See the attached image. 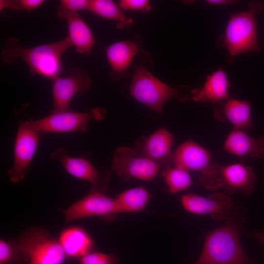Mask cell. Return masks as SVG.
<instances>
[{"label": "cell", "mask_w": 264, "mask_h": 264, "mask_svg": "<svg viewBox=\"0 0 264 264\" xmlns=\"http://www.w3.org/2000/svg\"><path fill=\"white\" fill-rule=\"evenodd\" d=\"M72 46L67 37L54 43L30 47L21 45L18 38L10 37L5 42L1 58L8 65L22 58L26 63L31 75L52 80L62 74V56Z\"/></svg>", "instance_id": "obj_1"}, {"label": "cell", "mask_w": 264, "mask_h": 264, "mask_svg": "<svg viewBox=\"0 0 264 264\" xmlns=\"http://www.w3.org/2000/svg\"><path fill=\"white\" fill-rule=\"evenodd\" d=\"M222 226L206 236L202 252L193 264H258L245 253L238 227L229 216Z\"/></svg>", "instance_id": "obj_2"}, {"label": "cell", "mask_w": 264, "mask_h": 264, "mask_svg": "<svg viewBox=\"0 0 264 264\" xmlns=\"http://www.w3.org/2000/svg\"><path fill=\"white\" fill-rule=\"evenodd\" d=\"M210 153L192 140L180 145L173 153L172 164L199 173L198 183L203 187L217 190L223 186L220 166L211 162Z\"/></svg>", "instance_id": "obj_3"}, {"label": "cell", "mask_w": 264, "mask_h": 264, "mask_svg": "<svg viewBox=\"0 0 264 264\" xmlns=\"http://www.w3.org/2000/svg\"><path fill=\"white\" fill-rule=\"evenodd\" d=\"M262 7L259 1L251 2L248 10L231 16L223 37L224 45L231 56L260 50L256 15L261 12Z\"/></svg>", "instance_id": "obj_4"}, {"label": "cell", "mask_w": 264, "mask_h": 264, "mask_svg": "<svg viewBox=\"0 0 264 264\" xmlns=\"http://www.w3.org/2000/svg\"><path fill=\"white\" fill-rule=\"evenodd\" d=\"M129 90L137 101L159 113L164 104L172 97L183 102L188 100L179 89L172 88L158 79L143 64L134 69Z\"/></svg>", "instance_id": "obj_5"}, {"label": "cell", "mask_w": 264, "mask_h": 264, "mask_svg": "<svg viewBox=\"0 0 264 264\" xmlns=\"http://www.w3.org/2000/svg\"><path fill=\"white\" fill-rule=\"evenodd\" d=\"M17 242L23 262L27 264H62L66 258L58 240L43 228L29 227Z\"/></svg>", "instance_id": "obj_6"}, {"label": "cell", "mask_w": 264, "mask_h": 264, "mask_svg": "<svg viewBox=\"0 0 264 264\" xmlns=\"http://www.w3.org/2000/svg\"><path fill=\"white\" fill-rule=\"evenodd\" d=\"M105 112L100 108L91 109L87 112H80L70 109L53 111L50 114L37 120H28L29 123L42 134L86 132L90 120H102Z\"/></svg>", "instance_id": "obj_7"}, {"label": "cell", "mask_w": 264, "mask_h": 264, "mask_svg": "<svg viewBox=\"0 0 264 264\" xmlns=\"http://www.w3.org/2000/svg\"><path fill=\"white\" fill-rule=\"evenodd\" d=\"M51 81L53 111L69 110L72 98L85 95L91 84V79L88 73L77 67L66 70L64 74L62 73Z\"/></svg>", "instance_id": "obj_8"}, {"label": "cell", "mask_w": 264, "mask_h": 264, "mask_svg": "<svg viewBox=\"0 0 264 264\" xmlns=\"http://www.w3.org/2000/svg\"><path fill=\"white\" fill-rule=\"evenodd\" d=\"M41 134L27 120L19 125L14 144L13 165L7 171L13 183H19L24 178Z\"/></svg>", "instance_id": "obj_9"}, {"label": "cell", "mask_w": 264, "mask_h": 264, "mask_svg": "<svg viewBox=\"0 0 264 264\" xmlns=\"http://www.w3.org/2000/svg\"><path fill=\"white\" fill-rule=\"evenodd\" d=\"M161 167L155 162L136 154L133 150L120 147L114 152L111 168L122 180L132 178L144 181L154 179Z\"/></svg>", "instance_id": "obj_10"}, {"label": "cell", "mask_w": 264, "mask_h": 264, "mask_svg": "<svg viewBox=\"0 0 264 264\" xmlns=\"http://www.w3.org/2000/svg\"><path fill=\"white\" fill-rule=\"evenodd\" d=\"M65 223L91 217L111 218L118 214L115 199L91 190L85 197L63 210Z\"/></svg>", "instance_id": "obj_11"}, {"label": "cell", "mask_w": 264, "mask_h": 264, "mask_svg": "<svg viewBox=\"0 0 264 264\" xmlns=\"http://www.w3.org/2000/svg\"><path fill=\"white\" fill-rule=\"evenodd\" d=\"M173 142V135L162 127L148 137L140 138L133 151L138 156L147 158L160 167H167L172 164Z\"/></svg>", "instance_id": "obj_12"}, {"label": "cell", "mask_w": 264, "mask_h": 264, "mask_svg": "<svg viewBox=\"0 0 264 264\" xmlns=\"http://www.w3.org/2000/svg\"><path fill=\"white\" fill-rule=\"evenodd\" d=\"M180 201L187 211L198 215H209L218 221L229 217L233 205L229 197L219 193H212L207 198L188 194L181 196Z\"/></svg>", "instance_id": "obj_13"}, {"label": "cell", "mask_w": 264, "mask_h": 264, "mask_svg": "<svg viewBox=\"0 0 264 264\" xmlns=\"http://www.w3.org/2000/svg\"><path fill=\"white\" fill-rule=\"evenodd\" d=\"M51 158L60 162L65 170L72 176L90 182L92 184L91 190L103 192L106 188L108 176L104 177V175L87 159L70 156L63 147L53 152Z\"/></svg>", "instance_id": "obj_14"}, {"label": "cell", "mask_w": 264, "mask_h": 264, "mask_svg": "<svg viewBox=\"0 0 264 264\" xmlns=\"http://www.w3.org/2000/svg\"><path fill=\"white\" fill-rule=\"evenodd\" d=\"M139 49V41L135 38L117 41L107 47L106 55L111 79L117 81L128 74Z\"/></svg>", "instance_id": "obj_15"}, {"label": "cell", "mask_w": 264, "mask_h": 264, "mask_svg": "<svg viewBox=\"0 0 264 264\" xmlns=\"http://www.w3.org/2000/svg\"><path fill=\"white\" fill-rule=\"evenodd\" d=\"M57 15L66 20L67 37L77 53L89 55L95 44L93 34L88 26L77 13L68 11L59 6Z\"/></svg>", "instance_id": "obj_16"}, {"label": "cell", "mask_w": 264, "mask_h": 264, "mask_svg": "<svg viewBox=\"0 0 264 264\" xmlns=\"http://www.w3.org/2000/svg\"><path fill=\"white\" fill-rule=\"evenodd\" d=\"M223 187L228 194L239 191L248 195L255 189L257 176L250 166L240 163L221 166Z\"/></svg>", "instance_id": "obj_17"}, {"label": "cell", "mask_w": 264, "mask_h": 264, "mask_svg": "<svg viewBox=\"0 0 264 264\" xmlns=\"http://www.w3.org/2000/svg\"><path fill=\"white\" fill-rule=\"evenodd\" d=\"M217 104L214 110L217 118L221 120L226 119L234 128L243 131L252 127L250 101L228 98Z\"/></svg>", "instance_id": "obj_18"}, {"label": "cell", "mask_w": 264, "mask_h": 264, "mask_svg": "<svg viewBox=\"0 0 264 264\" xmlns=\"http://www.w3.org/2000/svg\"><path fill=\"white\" fill-rule=\"evenodd\" d=\"M223 149L235 155L261 159L264 156V137L253 138L234 128L226 138Z\"/></svg>", "instance_id": "obj_19"}, {"label": "cell", "mask_w": 264, "mask_h": 264, "mask_svg": "<svg viewBox=\"0 0 264 264\" xmlns=\"http://www.w3.org/2000/svg\"><path fill=\"white\" fill-rule=\"evenodd\" d=\"M230 86L226 73L219 69L207 76L202 87L191 89L190 99L194 101L217 103L229 98Z\"/></svg>", "instance_id": "obj_20"}, {"label": "cell", "mask_w": 264, "mask_h": 264, "mask_svg": "<svg viewBox=\"0 0 264 264\" xmlns=\"http://www.w3.org/2000/svg\"><path fill=\"white\" fill-rule=\"evenodd\" d=\"M58 240L66 258L80 259L92 251L93 247L92 238L80 226H73L64 229Z\"/></svg>", "instance_id": "obj_21"}, {"label": "cell", "mask_w": 264, "mask_h": 264, "mask_svg": "<svg viewBox=\"0 0 264 264\" xmlns=\"http://www.w3.org/2000/svg\"><path fill=\"white\" fill-rule=\"evenodd\" d=\"M150 197V194L143 187L123 192L114 199L118 214L142 211L147 205Z\"/></svg>", "instance_id": "obj_22"}, {"label": "cell", "mask_w": 264, "mask_h": 264, "mask_svg": "<svg viewBox=\"0 0 264 264\" xmlns=\"http://www.w3.org/2000/svg\"><path fill=\"white\" fill-rule=\"evenodd\" d=\"M88 10L101 18L117 22L119 28L130 27L133 23L132 20L125 15L112 0H90Z\"/></svg>", "instance_id": "obj_23"}, {"label": "cell", "mask_w": 264, "mask_h": 264, "mask_svg": "<svg viewBox=\"0 0 264 264\" xmlns=\"http://www.w3.org/2000/svg\"><path fill=\"white\" fill-rule=\"evenodd\" d=\"M161 174L168 188V192L171 193L175 194L183 191L193 184L188 171L179 167L168 166L161 171Z\"/></svg>", "instance_id": "obj_24"}, {"label": "cell", "mask_w": 264, "mask_h": 264, "mask_svg": "<svg viewBox=\"0 0 264 264\" xmlns=\"http://www.w3.org/2000/svg\"><path fill=\"white\" fill-rule=\"evenodd\" d=\"M23 262L17 240H0V264H21Z\"/></svg>", "instance_id": "obj_25"}, {"label": "cell", "mask_w": 264, "mask_h": 264, "mask_svg": "<svg viewBox=\"0 0 264 264\" xmlns=\"http://www.w3.org/2000/svg\"><path fill=\"white\" fill-rule=\"evenodd\" d=\"M79 260L81 264H117L118 259L112 253L91 251Z\"/></svg>", "instance_id": "obj_26"}, {"label": "cell", "mask_w": 264, "mask_h": 264, "mask_svg": "<svg viewBox=\"0 0 264 264\" xmlns=\"http://www.w3.org/2000/svg\"><path fill=\"white\" fill-rule=\"evenodd\" d=\"M117 5L121 9L144 13L149 11L152 8L149 1L147 0H121L118 1Z\"/></svg>", "instance_id": "obj_27"}, {"label": "cell", "mask_w": 264, "mask_h": 264, "mask_svg": "<svg viewBox=\"0 0 264 264\" xmlns=\"http://www.w3.org/2000/svg\"><path fill=\"white\" fill-rule=\"evenodd\" d=\"M89 0H61L59 6L72 12L88 10Z\"/></svg>", "instance_id": "obj_28"}, {"label": "cell", "mask_w": 264, "mask_h": 264, "mask_svg": "<svg viewBox=\"0 0 264 264\" xmlns=\"http://www.w3.org/2000/svg\"><path fill=\"white\" fill-rule=\"evenodd\" d=\"M19 3L22 10L27 12L33 11L44 4V0H18Z\"/></svg>", "instance_id": "obj_29"}, {"label": "cell", "mask_w": 264, "mask_h": 264, "mask_svg": "<svg viewBox=\"0 0 264 264\" xmlns=\"http://www.w3.org/2000/svg\"><path fill=\"white\" fill-rule=\"evenodd\" d=\"M5 9L13 11H22L18 0H0V11H2Z\"/></svg>", "instance_id": "obj_30"}, {"label": "cell", "mask_w": 264, "mask_h": 264, "mask_svg": "<svg viewBox=\"0 0 264 264\" xmlns=\"http://www.w3.org/2000/svg\"><path fill=\"white\" fill-rule=\"evenodd\" d=\"M251 234L256 238L260 242L264 244V232L253 231Z\"/></svg>", "instance_id": "obj_31"}, {"label": "cell", "mask_w": 264, "mask_h": 264, "mask_svg": "<svg viewBox=\"0 0 264 264\" xmlns=\"http://www.w3.org/2000/svg\"><path fill=\"white\" fill-rule=\"evenodd\" d=\"M207 3L212 4H226L227 3H235L236 1L228 0H209L206 1Z\"/></svg>", "instance_id": "obj_32"}]
</instances>
